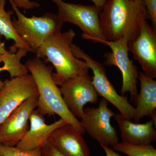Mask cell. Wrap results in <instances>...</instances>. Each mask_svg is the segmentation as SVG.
<instances>
[{
	"label": "cell",
	"instance_id": "obj_1",
	"mask_svg": "<svg viewBox=\"0 0 156 156\" xmlns=\"http://www.w3.org/2000/svg\"><path fill=\"white\" fill-rule=\"evenodd\" d=\"M99 18L105 41L126 38L129 44L138 36L148 17L142 0H107Z\"/></svg>",
	"mask_w": 156,
	"mask_h": 156
},
{
	"label": "cell",
	"instance_id": "obj_2",
	"mask_svg": "<svg viewBox=\"0 0 156 156\" xmlns=\"http://www.w3.org/2000/svg\"><path fill=\"white\" fill-rule=\"evenodd\" d=\"M76 32L70 29L65 32H57L50 35L35 51L37 57L43 58L45 62H50L56 72L52 76L57 86H61L72 78L91 76L90 69L86 62L76 57L71 45Z\"/></svg>",
	"mask_w": 156,
	"mask_h": 156
},
{
	"label": "cell",
	"instance_id": "obj_3",
	"mask_svg": "<svg viewBox=\"0 0 156 156\" xmlns=\"http://www.w3.org/2000/svg\"><path fill=\"white\" fill-rule=\"evenodd\" d=\"M25 65L37 88V111L43 116L58 115L81 134H85L86 131L80 121L69 111L65 103L60 89L54 82L52 76L53 66L47 65L46 62L37 57L28 59Z\"/></svg>",
	"mask_w": 156,
	"mask_h": 156
},
{
	"label": "cell",
	"instance_id": "obj_4",
	"mask_svg": "<svg viewBox=\"0 0 156 156\" xmlns=\"http://www.w3.org/2000/svg\"><path fill=\"white\" fill-rule=\"evenodd\" d=\"M17 18L13 17V25L16 32L27 43L33 53L49 36L60 31L63 23L58 14L46 13L41 17L25 16L11 0H9Z\"/></svg>",
	"mask_w": 156,
	"mask_h": 156
},
{
	"label": "cell",
	"instance_id": "obj_5",
	"mask_svg": "<svg viewBox=\"0 0 156 156\" xmlns=\"http://www.w3.org/2000/svg\"><path fill=\"white\" fill-rule=\"evenodd\" d=\"M71 48L74 56L86 62L92 69L93 74L92 83L98 95L111 103L123 116L128 119H134L135 107L129 102L127 97L117 92L108 78L103 65L92 58L76 44H72Z\"/></svg>",
	"mask_w": 156,
	"mask_h": 156
},
{
	"label": "cell",
	"instance_id": "obj_6",
	"mask_svg": "<svg viewBox=\"0 0 156 156\" xmlns=\"http://www.w3.org/2000/svg\"><path fill=\"white\" fill-rule=\"evenodd\" d=\"M58 10V15L63 23L68 22L78 26L83 31V38L94 42L105 40L100 24L101 8L93 5L65 2L62 0H53Z\"/></svg>",
	"mask_w": 156,
	"mask_h": 156
},
{
	"label": "cell",
	"instance_id": "obj_7",
	"mask_svg": "<svg viewBox=\"0 0 156 156\" xmlns=\"http://www.w3.org/2000/svg\"><path fill=\"white\" fill-rule=\"evenodd\" d=\"M94 42L104 44L111 49V52L105 54V65L114 66L119 69L122 77L121 94L123 95L129 92L131 101L135 105L138 93L137 83L139 73L133 61L128 57V40L122 38L115 41H108L98 39Z\"/></svg>",
	"mask_w": 156,
	"mask_h": 156
},
{
	"label": "cell",
	"instance_id": "obj_8",
	"mask_svg": "<svg viewBox=\"0 0 156 156\" xmlns=\"http://www.w3.org/2000/svg\"><path fill=\"white\" fill-rule=\"evenodd\" d=\"M108 102L102 98L97 107L84 109L80 122L86 132L100 145L113 146L119 142L118 133L111 119L115 113L109 108Z\"/></svg>",
	"mask_w": 156,
	"mask_h": 156
},
{
	"label": "cell",
	"instance_id": "obj_9",
	"mask_svg": "<svg viewBox=\"0 0 156 156\" xmlns=\"http://www.w3.org/2000/svg\"><path fill=\"white\" fill-rule=\"evenodd\" d=\"M37 95V88L30 74L6 80L0 89V125L24 101Z\"/></svg>",
	"mask_w": 156,
	"mask_h": 156
},
{
	"label": "cell",
	"instance_id": "obj_10",
	"mask_svg": "<svg viewBox=\"0 0 156 156\" xmlns=\"http://www.w3.org/2000/svg\"><path fill=\"white\" fill-rule=\"evenodd\" d=\"M38 96L24 101L0 125V143L15 147L30 128V117L37 106Z\"/></svg>",
	"mask_w": 156,
	"mask_h": 156
},
{
	"label": "cell",
	"instance_id": "obj_11",
	"mask_svg": "<svg viewBox=\"0 0 156 156\" xmlns=\"http://www.w3.org/2000/svg\"><path fill=\"white\" fill-rule=\"evenodd\" d=\"M92 82L91 76L76 77L69 79L59 88L66 105L76 118L83 116L84 106L87 103L98 101V95Z\"/></svg>",
	"mask_w": 156,
	"mask_h": 156
},
{
	"label": "cell",
	"instance_id": "obj_12",
	"mask_svg": "<svg viewBox=\"0 0 156 156\" xmlns=\"http://www.w3.org/2000/svg\"><path fill=\"white\" fill-rule=\"evenodd\" d=\"M134 59L138 61L144 73L150 77H156V30L147 21L143 24L139 35L128 44Z\"/></svg>",
	"mask_w": 156,
	"mask_h": 156
},
{
	"label": "cell",
	"instance_id": "obj_13",
	"mask_svg": "<svg viewBox=\"0 0 156 156\" xmlns=\"http://www.w3.org/2000/svg\"><path fill=\"white\" fill-rule=\"evenodd\" d=\"M29 122L28 131L15 146L18 148L27 150L42 149L48 144L51 135L56 129L68 124L61 118L52 124H46L44 116L37 109L31 114Z\"/></svg>",
	"mask_w": 156,
	"mask_h": 156
},
{
	"label": "cell",
	"instance_id": "obj_14",
	"mask_svg": "<svg viewBox=\"0 0 156 156\" xmlns=\"http://www.w3.org/2000/svg\"><path fill=\"white\" fill-rule=\"evenodd\" d=\"M48 143L66 156H90L89 147L83 134L69 124L56 129Z\"/></svg>",
	"mask_w": 156,
	"mask_h": 156
},
{
	"label": "cell",
	"instance_id": "obj_15",
	"mask_svg": "<svg viewBox=\"0 0 156 156\" xmlns=\"http://www.w3.org/2000/svg\"><path fill=\"white\" fill-rule=\"evenodd\" d=\"M114 117L119 129L122 142L149 144L156 141V126L152 120L138 124L133 122L119 113H115Z\"/></svg>",
	"mask_w": 156,
	"mask_h": 156
},
{
	"label": "cell",
	"instance_id": "obj_16",
	"mask_svg": "<svg viewBox=\"0 0 156 156\" xmlns=\"http://www.w3.org/2000/svg\"><path fill=\"white\" fill-rule=\"evenodd\" d=\"M140 90L136 98L134 121L138 122L143 117L156 113V81L144 73H138Z\"/></svg>",
	"mask_w": 156,
	"mask_h": 156
},
{
	"label": "cell",
	"instance_id": "obj_17",
	"mask_svg": "<svg viewBox=\"0 0 156 156\" xmlns=\"http://www.w3.org/2000/svg\"><path fill=\"white\" fill-rule=\"evenodd\" d=\"M6 0H0V35L5 37L6 40L14 41V44L10 47V52L14 53L17 49L23 48L28 52L33 53L28 45L16 32L11 17L14 11H6Z\"/></svg>",
	"mask_w": 156,
	"mask_h": 156
},
{
	"label": "cell",
	"instance_id": "obj_18",
	"mask_svg": "<svg viewBox=\"0 0 156 156\" xmlns=\"http://www.w3.org/2000/svg\"><path fill=\"white\" fill-rule=\"evenodd\" d=\"M27 50L23 48L18 49L17 52L8 51L0 56V62H3L10 75V78L23 76L28 74L29 71L25 64L21 62L23 57L26 56Z\"/></svg>",
	"mask_w": 156,
	"mask_h": 156
},
{
	"label": "cell",
	"instance_id": "obj_19",
	"mask_svg": "<svg viewBox=\"0 0 156 156\" xmlns=\"http://www.w3.org/2000/svg\"><path fill=\"white\" fill-rule=\"evenodd\" d=\"M115 151L128 156H156V149L149 144H135L118 142L112 146Z\"/></svg>",
	"mask_w": 156,
	"mask_h": 156
},
{
	"label": "cell",
	"instance_id": "obj_20",
	"mask_svg": "<svg viewBox=\"0 0 156 156\" xmlns=\"http://www.w3.org/2000/svg\"><path fill=\"white\" fill-rule=\"evenodd\" d=\"M0 156H43L42 149H21L0 143Z\"/></svg>",
	"mask_w": 156,
	"mask_h": 156
},
{
	"label": "cell",
	"instance_id": "obj_21",
	"mask_svg": "<svg viewBox=\"0 0 156 156\" xmlns=\"http://www.w3.org/2000/svg\"><path fill=\"white\" fill-rule=\"evenodd\" d=\"M18 8H23L25 10L34 9L37 8L40 5L30 0H11ZM94 3V5L101 7L103 6L106 0H90Z\"/></svg>",
	"mask_w": 156,
	"mask_h": 156
},
{
	"label": "cell",
	"instance_id": "obj_22",
	"mask_svg": "<svg viewBox=\"0 0 156 156\" xmlns=\"http://www.w3.org/2000/svg\"><path fill=\"white\" fill-rule=\"evenodd\" d=\"M148 17L156 30V0H142Z\"/></svg>",
	"mask_w": 156,
	"mask_h": 156
},
{
	"label": "cell",
	"instance_id": "obj_23",
	"mask_svg": "<svg viewBox=\"0 0 156 156\" xmlns=\"http://www.w3.org/2000/svg\"><path fill=\"white\" fill-rule=\"evenodd\" d=\"M42 153L43 156H66L49 143L42 149Z\"/></svg>",
	"mask_w": 156,
	"mask_h": 156
},
{
	"label": "cell",
	"instance_id": "obj_24",
	"mask_svg": "<svg viewBox=\"0 0 156 156\" xmlns=\"http://www.w3.org/2000/svg\"><path fill=\"white\" fill-rule=\"evenodd\" d=\"M101 146L104 151L106 156H122L109 146L105 145H101Z\"/></svg>",
	"mask_w": 156,
	"mask_h": 156
},
{
	"label": "cell",
	"instance_id": "obj_25",
	"mask_svg": "<svg viewBox=\"0 0 156 156\" xmlns=\"http://www.w3.org/2000/svg\"><path fill=\"white\" fill-rule=\"evenodd\" d=\"M8 52V51L6 50L5 47V43L2 41L1 36H0V56L5 54Z\"/></svg>",
	"mask_w": 156,
	"mask_h": 156
},
{
	"label": "cell",
	"instance_id": "obj_26",
	"mask_svg": "<svg viewBox=\"0 0 156 156\" xmlns=\"http://www.w3.org/2000/svg\"><path fill=\"white\" fill-rule=\"evenodd\" d=\"M7 70V69H6V68L5 66H3L2 67H0V72L2 71H6ZM4 81H2L0 80V89H2V88L3 86H4Z\"/></svg>",
	"mask_w": 156,
	"mask_h": 156
}]
</instances>
